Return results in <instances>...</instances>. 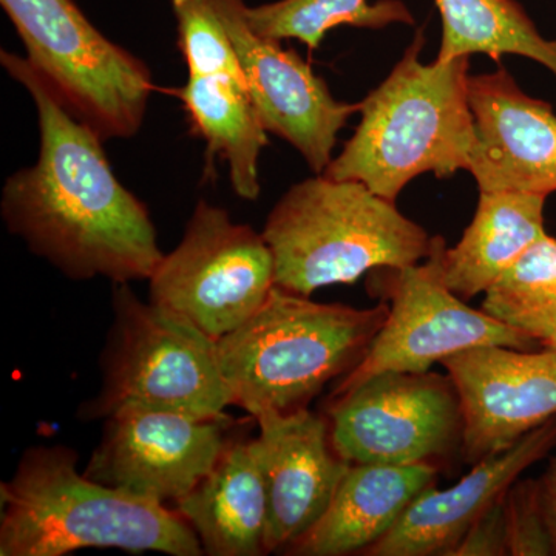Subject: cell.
<instances>
[{
    "label": "cell",
    "mask_w": 556,
    "mask_h": 556,
    "mask_svg": "<svg viewBox=\"0 0 556 556\" xmlns=\"http://www.w3.org/2000/svg\"><path fill=\"white\" fill-rule=\"evenodd\" d=\"M84 548L204 555L177 510L79 473L75 450H25L13 477L0 484V556H64Z\"/></svg>",
    "instance_id": "obj_2"
},
{
    "label": "cell",
    "mask_w": 556,
    "mask_h": 556,
    "mask_svg": "<svg viewBox=\"0 0 556 556\" xmlns=\"http://www.w3.org/2000/svg\"><path fill=\"white\" fill-rule=\"evenodd\" d=\"M278 288L309 295L430 254L433 237L364 182L327 175L291 186L262 230Z\"/></svg>",
    "instance_id": "obj_5"
},
{
    "label": "cell",
    "mask_w": 556,
    "mask_h": 556,
    "mask_svg": "<svg viewBox=\"0 0 556 556\" xmlns=\"http://www.w3.org/2000/svg\"><path fill=\"white\" fill-rule=\"evenodd\" d=\"M541 346L554 348V350H556V332L554 336H551L546 342L541 343Z\"/></svg>",
    "instance_id": "obj_28"
},
{
    "label": "cell",
    "mask_w": 556,
    "mask_h": 556,
    "mask_svg": "<svg viewBox=\"0 0 556 556\" xmlns=\"http://www.w3.org/2000/svg\"><path fill=\"white\" fill-rule=\"evenodd\" d=\"M442 236L430 254L404 268L371 270L369 289L388 305V316L364 358L332 391L345 394L386 371L427 372L434 364L475 346L504 345L533 350L540 343L457 298L445 280Z\"/></svg>",
    "instance_id": "obj_8"
},
{
    "label": "cell",
    "mask_w": 556,
    "mask_h": 556,
    "mask_svg": "<svg viewBox=\"0 0 556 556\" xmlns=\"http://www.w3.org/2000/svg\"><path fill=\"white\" fill-rule=\"evenodd\" d=\"M225 24L249 94L268 134L298 150L316 175L331 163L339 131L361 104L336 100L328 84L281 40L252 28L244 0H208Z\"/></svg>",
    "instance_id": "obj_12"
},
{
    "label": "cell",
    "mask_w": 556,
    "mask_h": 556,
    "mask_svg": "<svg viewBox=\"0 0 556 556\" xmlns=\"http://www.w3.org/2000/svg\"><path fill=\"white\" fill-rule=\"evenodd\" d=\"M204 555H266L268 496L252 439L228 442L214 468L175 504Z\"/></svg>",
    "instance_id": "obj_18"
},
{
    "label": "cell",
    "mask_w": 556,
    "mask_h": 556,
    "mask_svg": "<svg viewBox=\"0 0 556 556\" xmlns=\"http://www.w3.org/2000/svg\"><path fill=\"white\" fill-rule=\"evenodd\" d=\"M177 20L178 49L189 75L226 76L244 83L236 47L208 0H170Z\"/></svg>",
    "instance_id": "obj_24"
},
{
    "label": "cell",
    "mask_w": 556,
    "mask_h": 556,
    "mask_svg": "<svg viewBox=\"0 0 556 556\" xmlns=\"http://www.w3.org/2000/svg\"><path fill=\"white\" fill-rule=\"evenodd\" d=\"M149 283L150 302L218 342L268 300L277 287L276 262L262 232L200 200Z\"/></svg>",
    "instance_id": "obj_9"
},
{
    "label": "cell",
    "mask_w": 556,
    "mask_h": 556,
    "mask_svg": "<svg viewBox=\"0 0 556 556\" xmlns=\"http://www.w3.org/2000/svg\"><path fill=\"white\" fill-rule=\"evenodd\" d=\"M439 473L438 467L427 464H351L324 517L285 554L364 555L393 529L420 492L437 484Z\"/></svg>",
    "instance_id": "obj_17"
},
{
    "label": "cell",
    "mask_w": 556,
    "mask_h": 556,
    "mask_svg": "<svg viewBox=\"0 0 556 556\" xmlns=\"http://www.w3.org/2000/svg\"><path fill=\"white\" fill-rule=\"evenodd\" d=\"M113 320L101 354V388L80 419H105L126 404L225 417L230 394L217 342L185 318L113 285Z\"/></svg>",
    "instance_id": "obj_6"
},
{
    "label": "cell",
    "mask_w": 556,
    "mask_h": 556,
    "mask_svg": "<svg viewBox=\"0 0 556 556\" xmlns=\"http://www.w3.org/2000/svg\"><path fill=\"white\" fill-rule=\"evenodd\" d=\"M248 20L258 35L295 39L317 50L328 31L340 25L380 30L391 24L415 25L412 11L401 0H277L251 9Z\"/></svg>",
    "instance_id": "obj_22"
},
{
    "label": "cell",
    "mask_w": 556,
    "mask_h": 556,
    "mask_svg": "<svg viewBox=\"0 0 556 556\" xmlns=\"http://www.w3.org/2000/svg\"><path fill=\"white\" fill-rule=\"evenodd\" d=\"M426 30L361 104V123L324 175L364 182L394 201L424 174L450 178L470 167L475 121L468 102L470 58L424 64Z\"/></svg>",
    "instance_id": "obj_3"
},
{
    "label": "cell",
    "mask_w": 556,
    "mask_h": 556,
    "mask_svg": "<svg viewBox=\"0 0 556 556\" xmlns=\"http://www.w3.org/2000/svg\"><path fill=\"white\" fill-rule=\"evenodd\" d=\"M475 146L468 172L479 192H556V115L506 68L468 78Z\"/></svg>",
    "instance_id": "obj_14"
},
{
    "label": "cell",
    "mask_w": 556,
    "mask_h": 556,
    "mask_svg": "<svg viewBox=\"0 0 556 556\" xmlns=\"http://www.w3.org/2000/svg\"><path fill=\"white\" fill-rule=\"evenodd\" d=\"M442 20L438 62L506 54L540 62L556 78V39L544 38L517 0H434Z\"/></svg>",
    "instance_id": "obj_21"
},
{
    "label": "cell",
    "mask_w": 556,
    "mask_h": 556,
    "mask_svg": "<svg viewBox=\"0 0 556 556\" xmlns=\"http://www.w3.org/2000/svg\"><path fill=\"white\" fill-rule=\"evenodd\" d=\"M508 556L554 555L540 479H518L506 493Z\"/></svg>",
    "instance_id": "obj_25"
},
{
    "label": "cell",
    "mask_w": 556,
    "mask_h": 556,
    "mask_svg": "<svg viewBox=\"0 0 556 556\" xmlns=\"http://www.w3.org/2000/svg\"><path fill=\"white\" fill-rule=\"evenodd\" d=\"M252 439L266 496V552L285 551L328 510L351 464L338 455L327 417L308 409L257 417Z\"/></svg>",
    "instance_id": "obj_15"
},
{
    "label": "cell",
    "mask_w": 556,
    "mask_h": 556,
    "mask_svg": "<svg viewBox=\"0 0 556 556\" xmlns=\"http://www.w3.org/2000/svg\"><path fill=\"white\" fill-rule=\"evenodd\" d=\"M464 415V463L506 452L556 417V350L475 346L445 358Z\"/></svg>",
    "instance_id": "obj_13"
},
{
    "label": "cell",
    "mask_w": 556,
    "mask_h": 556,
    "mask_svg": "<svg viewBox=\"0 0 556 556\" xmlns=\"http://www.w3.org/2000/svg\"><path fill=\"white\" fill-rule=\"evenodd\" d=\"M331 442L350 464L448 466L463 453L464 415L450 376L386 371L329 399Z\"/></svg>",
    "instance_id": "obj_10"
},
{
    "label": "cell",
    "mask_w": 556,
    "mask_h": 556,
    "mask_svg": "<svg viewBox=\"0 0 556 556\" xmlns=\"http://www.w3.org/2000/svg\"><path fill=\"white\" fill-rule=\"evenodd\" d=\"M541 496H543L544 514L551 530L554 555H556V455L551 460L546 473L540 479Z\"/></svg>",
    "instance_id": "obj_27"
},
{
    "label": "cell",
    "mask_w": 556,
    "mask_h": 556,
    "mask_svg": "<svg viewBox=\"0 0 556 556\" xmlns=\"http://www.w3.org/2000/svg\"><path fill=\"white\" fill-rule=\"evenodd\" d=\"M556 447V417L485 457L448 489L427 486L367 556H450L468 527L506 495L519 477Z\"/></svg>",
    "instance_id": "obj_16"
},
{
    "label": "cell",
    "mask_w": 556,
    "mask_h": 556,
    "mask_svg": "<svg viewBox=\"0 0 556 556\" xmlns=\"http://www.w3.org/2000/svg\"><path fill=\"white\" fill-rule=\"evenodd\" d=\"M24 43L25 60L62 108L102 139L141 130L153 76L144 61L112 42L73 0H0Z\"/></svg>",
    "instance_id": "obj_7"
},
{
    "label": "cell",
    "mask_w": 556,
    "mask_h": 556,
    "mask_svg": "<svg viewBox=\"0 0 556 556\" xmlns=\"http://www.w3.org/2000/svg\"><path fill=\"white\" fill-rule=\"evenodd\" d=\"M450 556H508L506 495L468 527Z\"/></svg>",
    "instance_id": "obj_26"
},
{
    "label": "cell",
    "mask_w": 556,
    "mask_h": 556,
    "mask_svg": "<svg viewBox=\"0 0 556 556\" xmlns=\"http://www.w3.org/2000/svg\"><path fill=\"white\" fill-rule=\"evenodd\" d=\"M177 94L193 131L206 141L207 155L228 163L233 192L247 201L258 200V160L268 144V130L247 84L226 76L189 75Z\"/></svg>",
    "instance_id": "obj_20"
},
{
    "label": "cell",
    "mask_w": 556,
    "mask_h": 556,
    "mask_svg": "<svg viewBox=\"0 0 556 556\" xmlns=\"http://www.w3.org/2000/svg\"><path fill=\"white\" fill-rule=\"evenodd\" d=\"M0 64L38 110L39 156L2 189L7 229L72 280H149L164 252L148 206L116 177L102 139L62 108L28 61L2 50Z\"/></svg>",
    "instance_id": "obj_1"
},
{
    "label": "cell",
    "mask_w": 556,
    "mask_h": 556,
    "mask_svg": "<svg viewBox=\"0 0 556 556\" xmlns=\"http://www.w3.org/2000/svg\"><path fill=\"white\" fill-rule=\"evenodd\" d=\"M481 309L538 343L556 332V239L535 241L484 292Z\"/></svg>",
    "instance_id": "obj_23"
},
{
    "label": "cell",
    "mask_w": 556,
    "mask_h": 556,
    "mask_svg": "<svg viewBox=\"0 0 556 556\" xmlns=\"http://www.w3.org/2000/svg\"><path fill=\"white\" fill-rule=\"evenodd\" d=\"M84 475L155 503L177 504L214 468L230 420L126 404L105 417Z\"/></svg>",
    "instance_id": "obj_11"
},
{
    "label": "cell",
    "mask_w": 556,
    "mask_h": 556,
    "mask_svg": "<svg viewBox=\"0 0 556 556\" xmlns=\"http://www.w3.org/2000/svg\"><path fill=\"white\" fill-rule=\"evenodd\" d=\"M388 316V305L357 309L274 288L257 313L217 342L230 404L254 419L292 415L331 380L357 367Z\"/></svg>",
    "instance_id": "obj_4"
},
{
    "label": "cell",
    "mask_w": 556,
    "mask_h": 556,
    "mask_svg": "<svg viewBox=\"0 0 556 556\" xmlns=\"http://www.w3.org/2000/svg\"><path fill=\"white\" fill-rule=\"evenodd\" d=\"M547 195L530 192H479L473 219L455 248L445 251V280L463 300L486 289L541 237Z\"/></svg>",
    "instance_id": "obj_19"
}]
</instances>
